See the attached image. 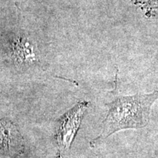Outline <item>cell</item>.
<instances>
[{
  "label": "cell",
  "mask_w": 158,
  "mask_h": 158,
  "mask_svg": "<svg viewBox=\"0 0 158 158\" xmlns=\"http://www.w3.org/2000/svg\"><path fill=\"white\" fill-rule=\"evenodd\" d=\"M10 124L0 121V152H8L13 141Z\"/></svg>",
  "instance_id": "obj_4"
},
{
  "label": "cell",
  "mask_w": 158,
  "mask_h": 158,
  "mask_svg": "<svg viewBox=\"0 0 158 158\" xmlns=\"http://www.w3.org/2000/svg\"><path fill=\"white\" fill-rule=\"evenodd\" d=\"M158 100V90L149 94L133 96L116 97L107 104L108 113L102 122L100 135L91 141V147L119 130L141 129L147 127L149 122L151 108Z\"/></svg>",
  "instance_id": "obj_1"
},
{
  "label": "cell",
  "mask_w": 158,
  "mask_h": 158,
  "mask_svg": "<svg viewBox=\"0 0 158 158\" xmlns=\"http://www.w3.org/2000/svg\"><path fill=\"white\" fill-rule=\"evenodd\" d=\"M13 54L15 59L21 62H32L35 57L33 45L24 37H20L15 40Z\"/></svg>",
  "instance_id": "obj_3"
},
{
  "label": "cell",
  "mask_w": 158,
  "mask_h": 158,
  "mask_svg": "<svg viewBox=\"0 0 158 158\" xmlns=\"http://www.w3.org/2000/svg\"><path fill=\"white\" fill-rule=\"evenodd\" d=\"M56 158H61V157H60V156H58V157H56Z\"/></svg>",
  "instance_id": "obj_6"
},
{
  "label": "cell",
  "mask_w": 158,
  "mask_h": 158,
  "mask_svg": "<svg viewBox=\"0 0 158 158\" xmlns=\"http://www.w3.org/2000/svg\"><path fill=\"white\" fill-rule=\"evenodd\" d=\"M88 106V102H78L59 119L56 138L61 152H67L70 149Z\"/></svg>",
  "instance_id": "obj_2"
},
{
  "label": "cell",
  "mask_w": 158,
  "mask_h": 158,
  "mask_svg": "<svg viewBox=\"0 0 158 158\" xmlns=\"http://www.w3.org/2000/svg\"><path fill=\"white\" fill-rule=\"evenodd\" d=\"M139 5L147 17L158 16V0H132Z\"/></svg>",
  "instance_id": "obj_5"
}]
</instances>
